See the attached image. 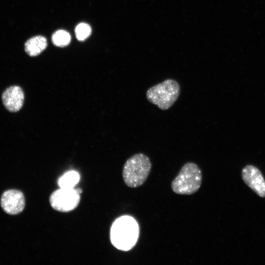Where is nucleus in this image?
<instances>
[{"label": "nucleus", "instance_id": "nucleus-8", "mask_svg": "<svg viewBox=\"0 0 265 265\" xmlns=\"http://www.w3.org/2000/svg\"><path fill=\"white\" fill-rule=\"evenodd\" d=\"M2 100L5 107L9 111L17 112L22 107L24 102V93L19 86L8 87L2 95Z\"/></svg>", "mask_w": 265, "mask_h": 265}, {"label": "nucleus", "instance_id": "nucleus-2", "mask_svg": "<svg viewBox=\"0 0 265 265\" xmlns=\"http://www.w3.org/2000/svg\"><path fill=\"white\" fill-rule=\"evenodd\" d=\"M152 168L150 159L142 153L136 154L129 158L123 169L125 184L131 188L142 185L147 179Z\"/></svg>", "mask_w": 265, "mask_h": 265}, {"label": "nucleus", "instance_id": "nucleus-3", "mask_svg": "<svg viewBox=\"0 0 265 265\" xmlns=\"http://www.w3.org/2000/svg\"><path fill=\"white\" fill-rule=\"evenodd\" d=\"M202 181V175L198 166L193 162H187L172 182L171 188L178 194L191 195L198 190Z\"/></svg>", "mask_w": 265, "mask_h": 265}, {"label": "nucleus", "instance_id": "nucleus-11", "mask_svg": "<svg viewBox=\"0 0 265 265\" xmlns=\"http://www.w3.org/2000/svg\"><path fill=\"white\" fill-rule=\"evenodd\" d=\"M52 40L54 45L61 47H65L70 43L71 36L65 30H58L53 34Z\"/></svg>", "mask_w": 265, "mask_h": 265}, {"label": "nucleus", "instance_id": "nucleus-7", "mask_svg": "<svg viewBox=\"0 0 265 265\" xmlns=\"http://www.w3.org/2000/svg\"><path fill=\"white\" fill-rule=\"evenodd\" d=\"M244 183L256 194L265 197V181L260 171L252 165H247L242 170Z\"/></svg>", "mask_w": 265, "mask_h": 265}, {"label": "nucleus", "instance_id": "nucleus-10", "mask_svg": "<svg viewBox=\"0 0 265 265\" xmlns=\"http://www.w3.org/2000/svg\"><path fill=\"white\" fill-rule=\"evenodd\" d=\"M80 180V175L77 171H70L64 174L58 183L60 188H74Z\"/></svg>", "mask_w": 265, "mask_h": 265}, {"label": "nucleus", "instance_id": "nucleus-9", "mask_svg": "<svg viewBox=\"0 0 265 265\" xmlns=\"http://www.w3.org/2000/svg\"><path fill=\"white\" fill-rule=\"evenodd\" d=\"M47 42L45 37L36 36L28 39L25 45L26 52L30 56L39 55L47 47Z\"/></svg>", "mask_w": 265, "mask_h": 265}, {"label": "nucleus", "instance_id": "nucleus-12", "mask_svg": "<svg viewBox=\"0 0 265 265\" xmlns=\"http://www.w3.org/2000/svg\"><path fill=\"white\" fill-rule=\"evenodd\" d=\"M91 33L90 26L86 23H81L78 25L75 28L77 38L79 41L85 40Z\"/></svg>", "mask_w": 265, "mask_h": 265}, {"label": "nucleus", "instance_id": "nucleus-13", "mask_svg": "<svg viewBox=\"0 0 265 265\" xmlns=\"http://www.w3.org/2000/svg\"><path fill=\"white\" fill-rule=\"evenodd\" d=\"M77 189L80 194L82 192V190L80 188H78Z\"/></svg>", "mask_w": 265, "mask_h": 265}, {"label": "nucleus", "instance_id": "nucleus-5", "mask_svg": "<svg viewBox=\"0 0 265 265\" xmlns=\"http://www.w3.org/2000/svg\"><path fill=\"white\" fill-rule=\"evenodd\" d=\"M80 199V193L77 189L60 188L51 194L49 201L54 210L67 212L77 207Z\"/></svg>", "mask_w": 265, "mask_h": 265}, {"label": "nucleus", "instance_id": "nucleus-6", "mask_svg": "<svg viewBox=\"0 0 265 265\" xmlns=\"http://www.w3.org/2000/svg\"><path fill=\"white\" fill-rule=\"evenodd\" d=\"M1 207L7 213L15 215L21 212L25 208V199L23 192L16 189L4 191L1 197Z\"/></svg>", "mask_w": 265, "mask_h": 265}, {"label": "nucleus", "instance_id": "nucleus-4", "mask_svg": "<svg viewBox=\"0 0 265 265\" xmlns=\"http://www.w3.org/2000/svg\"><path fill=\"white\" fill-rule=\"evenodd\" d=\"M180 86L175 80L167 79L148 89L146 98L161 110L169 109L178 98Z\"/></svg>", "mask_w": 265, "mask_h": 265}, {"label": "nucleus", "instance_id": "nucleus-1", "mask_svg": "<svg viewBox=\"0 0 265 265\" xmlns=\"http://www.w3.org/2000/svg\"><path fill=\"white\" fill-rule=\"evenodd\" d=\"M139 233V226L136 221L131 216H122L116 219L111 226V242L119 250L128 251L136 244Z\"/></svg>", "mask_w": 265, "mask_h": 265}]
</instances>
